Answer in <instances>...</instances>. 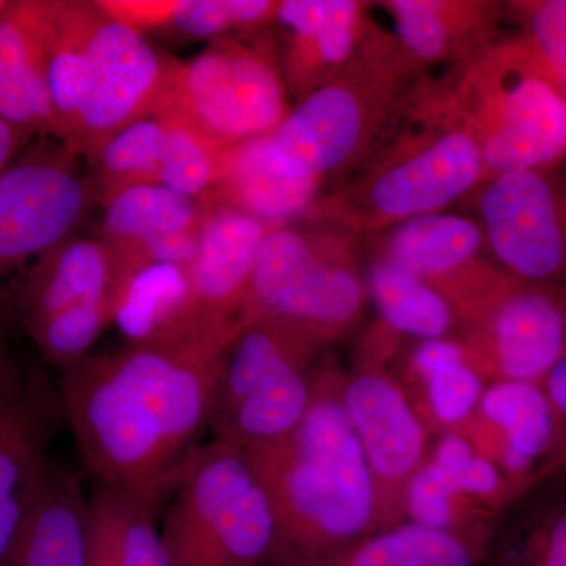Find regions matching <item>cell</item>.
I'll return each mask as SVG.
<instances>
[{"mask_svg": "<svg viewBox=\"0 0 566 566\" xmlns=\"http://www.w3.org/2000/svg\"><path fill=\"white\" fill-rule=\"evenodd\" d=\"M526 493L460 430H447L409 482V523L461 536L490 549L502 513Z\"/></svg>", "mask_w": 566, "mask_h": 566, "instance_id": "15", "label": "cell"}, {"mask_svg": "<svg viewBox=\"0 0 566 566\" xmlns=\"http://www.w3.org/2000/svg\"><path fill=\"white\" fill-rule=\"evenodd\" d=\"M379 6L394 22L398 46L420 70L461 65L497 39L504 3L490 0H390Z\"/></svg>", "mask_w": 566, "mask_h": 566, "instance_id": "22", "label": "cell"}, {"mask_svg": "<svg viewBox=\"0 0 566 566\" xmlns=\"http://www.w3.org/2000/svg\"><path fill=\"white\" fill-rule=\"evenodd\" d=\"M344 379L337 363L324 356L300 424L248 450L277 517L271 564H327L381 532L374 479L344 403Z\"/></svg>", "mask_w": 566, "mask_h": 566, "instance_id": "2", "label": "cell"}, {"mask_svg": "<svg viewBox=\"0 0 566 566\" xmlns=\"http://www.w3.org/2000/svg\"><path fill=\"white\" fill-rule=\"evenodd\" d=\"M444 82L482 147V185L564 159L566 95L520 35L497 36Z\"/></svg>", "mask_w": 566, "mask_h": 566, "instance_id": "6", "label": "cell"}, {"mask_svg": "<svg viewBox=\"0 0 566 566\" xmlns=\"http://www.w3.org/2000/svg\"><path fill=\"white\" fill-rule=\"evenodd\" d=\"M54 0H9L0 14V117L35 139H55L48 85Z\"/></svg>", "mask_w": 566, "mask_h": 566, "instance_id": "21", "label": "cell"}, {"mask_svg": "<svg viewBox=\"0 0 566 566\" xmlns=\"http://www.w3.org/2000/svg\"><path fill=\"white\" fill-rule=\"evenodd\" d=\"M475 192L486 259L516 281L566 290V170L505 174Z\"/></svg>", "mask_w": 566, "mask_h": 566, "instance_id": "14", "label": "cell"}, {"mask_svg": "<svg viewBox=\"0 0 566 566\" xmlns=\"http://www.w3.org/2000/svg\"><path fill=\"white\" fill-rule=\"evenodd\" d=\"M510 18L520 24V36L547 73L566 88V0H532L504 3Z\"/></svg>", "mask_w": 566, "mask_h": 566, "instance_id": "35", "label": "cell"}, {"mask_svg": "<svg viewBox=\"0 0 566 566\" xmlns=\"http://www.w3.org/2000/svg\"><path fill=\"white\" fill-rule=\"evenodd\" d=\"M539 386L556 412L566 441V356L547 371Z\"/></svg>", "mask_w": 566, "mask_h": 566, "instance_id": "39", "label": "cell"}, {"mask_svg": "<svg viewBox=\"0 0 566 566\" xmlns=\"http://www.w3.org/2000/svg\"><path fill=\"white\" fill-rule=\"evenodd\" d=\"M167 125L161 115H148L104 142L88 159V172L99 203L136 185L158 182Z\"/></svg>", "mask_w": 566, "mask_h": 566, "instance_id": "32", "label": "cell"}, {"mask_svg": "<svg viewBox=\"0 0 566 566\" xmlns=\"http://www.w3.org/2000/svg\"><path fill=\"white\" fill-rule=\"evenodd\" d=\"M457 430L526 494L566 471L564 430L539 382H490Z\"/></svg>", "mask_w": 566, "mask_h": 566, "instance_id": "17", "label": "cell"}, {"mask_svg": "<svg viewBox=\"0 0 566 566\" xmlns=\"http://www.w3.org/2000/svg\"><path fill=\"white\" fill-rule=\"evenodd\" d=\"M102 205L98 237L112 248L155 234L196 232L203 214V200L182 196L159 182L123 189Z\"/></svg>", "mask_w": 566, "mask_h": 566, "instance_id": "29", "label": "cell"}, {"mask_svg": "<svg viewBox=\"0 0 566 566\" xmlns=\"http://www.w3.org/2000/svg\"><path fill=\"white\" fill-rule=\"evenodd\" d=\"M367 289L395 333L441 340L458 327L455 311L444 294L386 260L378 259L371 266Z\"/></svg>", "mask_w": 566, "mask_h": 566, "instance_id": "31", "label": "cell"}, {"mask_svg": "<svg viewBox=\"0 0 566 566\" xmlns=\"http://www.w3.org/2000/svg\"><path fill=\"white\" fill-rule=\"evenodd\" d=\"M353 234L315 210L270 230L241 319L277 324L327 352L363 315Z\"/></svg>", "mask_w": 566, "mask_h": 566, "instance_id": "7", "label": "cell"}, {"mask_svg": "<svg viewBox=\"0 0 566 566\" xmlns=\"http://www.w3.org/2000/svg\"><path fill=\"white\" fill-rule=\"evenodd\" d=\"M564 93H565V95H566V88H565Z\"/></svg>", "mask_w": 566, "mask_h": 566, "instance_id": "45", "label": "cell"}, {"mask_svg": "<svg viewBox=\"0 0 566 566\" xmlns=\"http://www.w3.org/2000/svg\"><path fill=\"white\" fill-rule=\"evenodd\" d=\"M379 259L430 283L439 293L485 259V238L475 219L433 212L390 227Z\"/></svg>", "mask_w": 566, "mask_h": 566, "instance_id": "25", "label": "cell"}, {"mask_svg": "<svg viewBox=\"0 0 566 566\" xmlns=\"http://www.w3.org/2000/svg\"><path fill=\"white\" fill-rule=\"evenodd\" d=\"M482 147L444 81L420 80L345 185L312 210L353 233L442 212L482 185Z\"/></svg>", "mask_w": 566, "mask_h": 566, "instance_id": "3", "label": "cell"}, {"mask_svg": "<svg viewBox=\"0 0 566 566\" xmlns=\"http://www.w3.org/2000/svg\"><path fill=\"white\" fill-rule=\"evenodd\" d=\"M419 73L394 35L375 29L338 76L260 139L264 163L289 180L348 177L400 114Z\"/></svg>", "mask_w": 566, "mask_h": 566, "instance_id": "5", "label": "cell"}, {"mask_svg": "<svg viewBox=\"0 0 566 566\" xmlns=\"http://www.w3.org/2000/svg\"><path fill=\"white\" fill-rule=\"evenodd\" d=\"M158 115L167 125L159 185L192 199H207L221 180L229 150H222L180 118L169 114Z\"/></svg>", "mask_w": 566, "mask_h": 566, "instance_id": "33", "label": "cell"}, {"mask_svg": "<svg viewBox=\"0 0 566 566\" xmlns=\"http://www.w3.org/2000/svg\"><path fill=\"white\" fill-rule=\"evenodd\" d=\"M24 371V368L11 356L6 334H3L2 327H0V397L9 392L11 387L20 381Z\"/></svg>", "mask_w": 566, "mask_h": 566, "instance_id": "42", "label": "cell"}, {"mask_svg": "<svg viewBox=\"0 0 566 566\" xmlns=\"http://www.w3.org/2000/svg\"><path fill=\"white\" fill-rule=\"evenodd\" d=\"M7 3H9V0H0V14L6 10Z\"/></svg>", "mask_w": 566, "mask_h": 566, "instance_id": "44", "label": "cell"}, {"mask_svg": "<svg viewBox=\"0 0 566 566\" xmlns=\"http://www.w3.org/2000/svg\"><path fill=\"white\" fill-rule=\"evenodd\" d=\"M118 263L102 238L71 234L33 262L11 312L44 363L61 374L91 354L112 324Z\"/></svg>", "mask_w": 566, "mask_h": 566, "instance_id": "12", "label": "cell"}, {"mask_svg": "<svg viewBox=\"0 0 566 566\" xmlns=\"http://www.w3.org/2000/svg\"><path fill=\"white\" fill-rule=\"evenodd\" d=\"M112 249L117 256L118 270L147 266V264H185L188 266L196 255L197 230L196 232L155 234V237L142 238L133 243Z\"/></svg>", "mask_w": 566, "mask_h": 566, "instance_id": "37", "label": "cell"}, {"mask_svg": "<svg viewBox=\"0 0 566 566\" xmlns=\"http://www.w3.org/2000/svg\"><path fill=\"white\" fill-rule=\"evenodd\" d=\"M158 515L134 495L95 483L88 494L87 566H174Z\"/></svg>", "mask_w": 566, "mask_h": 566, "instance_id": "26", "label": "cell"}, {"mask_svg": "<svg viewBox=\"0 0 566 566\" xmlns=\"http://www.w3.org/2000/svg\"><path fill=\"white\" fill-rule=\"evenodd\" d=\"M262 566H329L326 564H300V562H283V564H266Z\"/></svg>", "mask_w": 566, "mask_h": 566, "instance_id": "43", "label": "cell"}, {"mask_svg": "<svg viewBox=\"0 0 566 566\" xmlns=\"http://www.w3.org/2000/svg\"><path fill=\"white\" fill-rule=\"evenodd\" d=\"M409 374L420 387L431 422L446 430L464 423L486 389L485 379L457 338L422 342L412 353Z\"/></svg>", "mask_w": 566, "mask_h": 566, "instance_id": "28", "label": "cell"}, {"mask_svg": "<svg viewBox=\"0 0 566 566\" xmlns=\"http://www.w3.org/2000/svg\"><path fill=\"white\" fill-rule=\"evenodd\" d=\"M161 536L174 566L271 564L277 517L248 452L203 442L164 506Z\"/></svg>", "mask_w": 566, "mask_h": 566, "instance_id": "8", "label": "cell"}, {"mask_svg": "<svg viewBox=\"0 0 566 566\" xmlns=\"http://www.w3.org/2000/svg\"><path fill=\"white\" fill-rule=\"evenodd\" d=\"M112 324L133 345L163 344L203 327L221 326L200 318L189 264H147L118 270Z\"/></svg>", "mask_w": 566, "mask_h": 566, "instance_id": "23", "label": "cell"}, {"mask_svg": "<svg viewBox=\"0 0 566 566\" xmlns=\"http://www.w3.org/2000/svg\"><path fill=\"white\" fill-rule=\"evenodd\" d=\"M114 20L144 33L163 32L172 11L174 0H96Z\"/></svg>", "mask_w": 566, "mask_h": 566, "instance_id": "38", "label": "cell"}, {"mask_svg": "<svg viewBox=\"0 0 566 566\" xmlns=\"http://www.w3.org/2000/svg\"><path fill=\"white\" fill-rule=\"evenodd\" d=\"M82 159L44 137L0 174V279L74 234L99 203Z\"/></svg>", "mask_w": 566, "mask_h": 566, "instance_id": "13", "label": "cell"}, {"mask_svg": "<svg viewBox=\"0 0 566 566\" xmlns=\"http://www.w3.org/2000/svg\"><path fill=\"white\" fill-rule=\"evenodd\" d=\"M290 111L277 36L268 25L212 40L178 63L158 114L174 115L232 150L273 133Z\"/></svg>", "mask_w": 566, "mask_h": 566, "instance_id": "9", "label": "cell"}, {"mask_svg": "<svg viewBox=\"0 0 566 566\" xmlns=\"http://www.w3.org/2000/svg\"><path fill=\"white\" fill-rule=\"evenodd\" d=\"M35 137L20 126L13 123L3 120L0 117V174L6 172L7 167L10 166L18 156L21 155Z\"/></svg>", "mask_w": 566, "mask_h": 566, "instance_id": "40", "label": "cell"}, {"mask_svg": "<svg viewBox=\"0 0 566 566\" xmlns=\"http://www.w3.org/2000/svg\"><path fill=\"white\" fill-rule=\"evenodd\" d=\"M240 322L88 354L63 371V419L95 483L161 512L210 431L212 387Z\"/></svg>", "mask_w": 566, "mask_h": 566, "instance_id": "1", "label": "cell"}, {"mask_svg": "<svg viewBox=\"0 0 566 566\" xmlns=\"http://www.w3.org/2000/svg\"><path fill=\"white\" fill-rule=\"evenodd\" d=\"M485 566H545L526 556L523 551L517 549L512 543L506 542L502 536L495 535L490 546V553Z\"/></svg>", "mask_w": 566, "mask_h": 566, "instance_id": "41", "label": "cell"}, {"mask_svg": "<svg viewBox=\"0 0 566 566\" xmlns=\"http://www.w3.org/2000/svg\"><path fill=\"white\" fill-rule=\"evenodd\" d=\"M450 304L457 340L485 381L539 382L566 356V290L516 281L486 260Z\"/></svg>", "mask_w": 566, "mask_h": 566, "instance_id": "11", "label": "cell"}, {"mask_svg": "<svg viewBox=\"0 0 566 566\" xmlns=\"http://www.w3.org/2000/svg\"><path fill=\"white\" fill-rule=\"evenodd\" d=\"M63 419L57 387L25 370L0 397V564L39 501Z\"/></svg>", "mask_w": 566, "mask_h": 566, "instance_id": "18", "label": "cell"}, {"mask_svg": "<svg viewBox=\"0 0 566 566\" xmlns=\"http://www.w3.org/2000/svg\"><path fill=\"white\" fill-rule=\"evenodd\" d=\"M368 3L357 0H283L273 25L283 80L296 102L342 73L375 29Z\"/></svg>", "mask_w": 566, "mask_h": 566, "instance_id": "19", "label": "cell"}, {"mask_svg": "<svg viewBox=\"0 0 566 566\" xmlns=\"http://www.w3.org/2000/svg\"><path fill=\"white\" fill-rule=\"evenodd\" d=\"M490 549L436 528L398 524L376 532L329 566H482Z\"/></svg>", "mask_w": 566, "mask_h": 566, "instance_id": "30", "label": "cell"}, {"mask_svg": "<svg viewBox=\"0 0 566 566\" xmlns=\"http://www.w3.org/2000/svg\"><path fill=\"white\" fill-rule=\"evenodd\" d=\"M270 230L266 223L230 205L203 199L196 255L189 264L197 312L203 323L240 322Z\"/></svg>", "mask_w": 566, "mask_h": 566, "instance_id": "20", "label": "cell"}, {"mask_svg": "<svg viewBox=\"0 0 566 566\" xmlns=\"http://www.w3.org/2000/svg\"><path fill=\"white\" fill-rule=\"evenodd\" d=\"M497 535L545 566H566V495L538 505Z\"/></svg>", "mask_w": 566, "mask_h": 566, "instance_id": "36", "label": "cell"}, {"mask_svg": "<svg viewBox=\"0 0 566 566\" xmlns=\"http://www.w3.org/2000/svg\"><path fill=\"white\" fill-rule=\"evenodd\" d=\"M323 185L318 180H289L274 174L264 163L259 139L227 151L221 180L210 199L275 229L303 218L318 202Z\"/></svg>", "mask_w": 566, "mask_h": 566, "instance_id": "27", "label": "cell"}, {"mask_svg": "<svg viewBox=\"0 0 566 566\" xmlns=\"http://www.w3.org/2000/svg\"><path fill=\"white\" fill-rule=\"evenodd\" d=\"M326 352L264 319H240L212 387V439L248 450L292 433L307 412Z\"/></svg>", "mask_w": 566, "mask_h": 566, "instance_id": "10", "label": "cell"}, {"mask_svg": "<svg viewBox=\"0 0 566 566\" xmlns=\"http://www.w3.org/2000/svg\"><path fill=\"white\" fill-rule=\"evenodd\" d=\"M344 403L374 479L379 528L398 526L409 482L430 452L427 424L401 382L379 368L345 375Z\"/></svg>", "mask_w": 566, "mask_h": 566, "instance_id": "16", "label": "cell"}, {"mask_svg": "<svg viewBox=\"0 0 566 566\" xmlns=\"http://www.w3.org/2000/svg\"><path fill=\"white\" fill-rule=\"evenodd\" d=\"M178 61L85 0H54L48 85L55 140L84 158L125 126L158 114Z\"/></svg>", "mask_w": 566, "mask_h": 566, "instance_id": "4", "label": "cell"}, {"mask_svg": "<svg viewBox=\"0 0 566 566\" xmlns=\"http://www.w3.org/2000/svg\"><path fill=\"white\" fill-rule=\"evenodd\" d=\"M274 0H174L161 33L181 41L216 40L273 25Z\"/></svg>", "mask_w": 566, "mask_h": 566, "instance_id": "34", "label": "cell"}, {"mask_svg": "<svg viewBox=\"0 0 566 566\" xmlns=\"http://www.w3.org/2000/svg\"><path fill=\"white\" fill-rule=\"evenodd\" d=\"M88 495L52 461L39 501L0 566H87Z\"/></svg>", "mask_w": 566, "mask_h": 566, "instance_id": "24", "label": "cell"}]
</instances>
